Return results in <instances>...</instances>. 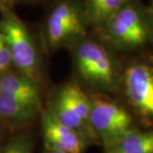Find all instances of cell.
Segmentation results:
<instances>
[{
  "instance_id": "cell-1",
  "label": "cell",
  "mask_w": 153,
  "mask_h": 153,
  "mask_svg": "<svg viewBox=\"0 0 153 153\" xmlns=\"http://www.w3.org/2000/svg\"><path fill=\"white\" fill-rule=\"evenodd\" d=\"M72 47L77 76L86 86L103 93L114 92L120 87L117 61L103 44L85 37Z\"/></svg>"
},
{
  "instance_id": "cell-2",
  "label": "cell",
  "mask_w": 153,
  "mask_h": 153,
  "mask_svg": "<svg viewBox=\"0 0 153 153\" xmlns=\"http://www.w3.org/2000/svg\"><path fill=\"white\" fill-rule=\"evenodd\" d=\"M100 32L117 49H137L153 38L152 16L149 7L127 0Z\"/></svg>"
},
{
  "instance_id": "cell-3",
  "label": "cell",
  "mask_w": 153,
  "mask_h": 153,
  "mask_svg": "<svg viewBox=\"0 0 153 153\" xmlns=\"http://www.w3.org/2000/svg\"><path fill=\"white\" fill-rule=\"evenodd\" d=\"M0 12V28L10 53L13 69L39 85L42 81L41 61L32 34L12 9Z\"/></svg>"
},
{
  "instance_id": "cell-4",
  "label": "cell",
  "mask_w": 153,
  "mask_h": 153,
  "mask_svg": "<svg viewBox=\"0 0 153 153\" xmlns=\"http://www.w3.org/2000/svg\"><path fill=\"white\" fill-rule=\"evenodd\" d=\"M88 27L83 1L60 0L49 12L44 36L49 49L72 46L86 37Z\"/></svg>"
},
{
  "instance_id": "cell-5",
  "label": "cell",
  "mask_w": 153,
  "mask_h": 153,
  "mask_svg": "<svg viewBox=\"0 0 153 153\" xmlns=\"http://www.w3.org/2000/svg\"><path fill=\"white\" fill-rule=\"evenodd\" d=\"M91 97L76 82H68L52 96L48 110L58 120L82 135L88 143L98 141L89 126Z\"/></svg>"
},
{
  "instance_id": "cell-6",
  "label": "cell",
  "mask_w": 153,
  "mask_h": 153,
  "mask_svg": "<svg viewBox=\"0 0 153 153\" xmlns=\"http://www.w3.org/2000/svg\"><path fill=\"white\" fill-rule=\"evenodd\" d=\"M89 126L103 147L134 128L130 113L122 105L102 97L91 98Z\"/></svg>"
},
{
  "instance_id": "cell-7",
  "label": "cell",
  "mask_w": 153,
  "mask_h": 153,
  "mask_svg": "<svg viewBox=\"0 0 153 153\" xmlns=\"http://www.w3.org/2000/svg\"><path fill=\"white\" fill-rule=\"evenodd\" d=\"M126 97L146 123L153 125V67L139 62L128 66L123 76Z\"/></svg>"
},
{
  "instance_id": "cell-8",
  "label": "cell",
  "mask_w": 153,
  "mask_h": 153,
  "mask_svg": "<svg viewBox=\"0 0 153 153\" xmlns=\"http://www.w3.org/2000/svg\"><path fill=\"white\" fill-rule=\"evenodd\" d=\"M44 149L64 153H83L88 141L76 130L62 123L49 110L41 111Z\"/></svg>"
},
{
  "instance_id": "cell-9",
  "label": "cell",
  "mask_w": 153,
  "mask_h": 153,
  "mask_svg": "<svg viewBox=\"0 0 153 153\" xmlns=\"http://www.w3.org/2000/svg\"><path fill=\"white\" fill-rule=\"evenodd\" d=\"M42 111L33 105L0 93V123L7 129L29 125Z\"/></svg>"
},
{
  "instance_id": "cell-10",
  "label": "cell",
  "mask_w": 153,
  "mask_h": 153,
  "mask_svg": "<svg viewBox=\"0 0 153 153\" xmlns=\"http://www.w3.org/2000/svg\"><path fill=\"white\" fill-rule=\"evenodd\" d=\"M0 93L42 109L39 85L14 69L0 74Z\"/></svg>"
},
{
  "instance_id": "cell-11",
  "label": "cell",
  "mask_w": 153,
  "mask_h": 153,
  "mask_svg": "<svg viewBox=\"0 0 153 153\" xmlns=\"http://www.w3.org/2000/svg\"><path fill=\"white\" fill-rule=\"evenodd\" d=\"M103 153H153V130L134 128L105 146Z\"/></svg>"
},
{
  "instance_id": "cell-12",
  "label": "cell",
  "mask_w": 153,
  "mask_h": 153,
  "mask_svg": "<svg viewBox=\"0 0 153 153\" xmlns=\"http://www.w3.org/2000/svg\"><path fill=\"white\" fill-rule=\"evenodd\" d=\"M127 0H83L88 27L99 32Z\"/></svg>"
},
{
  "instance_id": "cell-13",
  "label": "cell",
  "mask_w": 153,
  "mask_h": 153,
  "mask_svg": "<svg viewBox=\"0 0 153 153\" xmlns=\"http://www.w3.org/2000/svg\"><path fill=\"white\" fill-rule=\"evenodd\" d=\"M0 153H33L32 137L22 132L11 135L0 147Z\"/></svg>"
},
{
  "instance_id": "cell-14",
  "label": "cell",
  "mask_w": 153,
  "mask_h": 153,
  "mask_svg": "<svg viewBox=\"0 0 153 153\" xmlns=\"http://www.w3.org/2000/svg\"><path fill=\"white\" fill-rule=\"evenodd\" d=\"M13 69L10 50L0 28V74Z\"/></svg>"
},
{
  "instance_id": "cell-15",
  "label": "cell",
  "mask_w": 153,
  "mask_h": 153,
  "mask_svg": "<svg viewBox=\"0 0 153 153\" xmlns=\"http://www.w3.org/2000/svg\"><path fill=\"white\" fill-rule=\"evenodd\" d=\"M17 0H0V11L12 9V6Z\"/></svg>"
},
{
  "instance_id": "cell-16",
  "label": "cell",
  "mask_w": 153,
  "mask_h": 153,
  "mask_svg": "<svg viewBox=\"0 0 153 153\" xmlns=\"http://www.w3.org/2000/svg\"><path fill=\"white\" fill-rule=\"evenodd\" d=\"M6 134H7V128L0 123V147L6 141Z\"/></svg>"
},
{
  "instance_id": "cell-17",
  "label": "cell",
  "mask_w": 153,
  "mask_h": 153,
  "mask_svg": "<svg viewBox=\"0 0 153 153\" xmlns=\"http://www.w3.org/2000/svg\"><path fill=\"white\" fill-rule=\"evenodd\" d=\"M148 7H149V10L151 11V14H152L153 18V0H151V4H150V6H148Z\"/></svg>"
},
{
  "instance_id": "cell-18",
  "label": "cell",
  "mask_w": 153,
  "mask_h": 153,
  "mask_svg": "<svg viewBox=\"0 0 153 153\" xmlns=\"http://www.w3.org/2000/svg\"><path fill=\"white\" fill-rule=\"evenodd\" d=\"M43 153H64V152H55V151H49V150H45L44 149V152Z\"/></svg>"
},
{
  "instance_id": "cell-19",
  "label": "cell",
  "mask_w": 153,
  "mask_h": 153,
  "mask_svg": "<svg viewBox=\"0 0 153 153\" xmlns=\"http://www.w3.org/2000/svg\"><path fill=\"white\" fill-rule=\"evenodd\" d=\"M26 1H35V0H26Z\"/></svg>"
}]
</instances>
